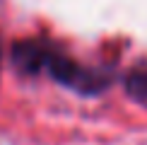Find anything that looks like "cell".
<instances>
[{
	"label": "cell",
	"instance_id": "cell-1",
	"mask_svg": "<svg viewBox=\"0 0 147 145\" xmlns=\"http://www.w3.org/2000/svg\"><path fill=\"white\" fill-rule=\"evenodd\" d=\"M10 60L22 75H48L77 94L94 97L111 85V72L80 65L72 56L48 39H20L10 48Z\"/></svg>",
	"mask_w": 147,
	"mask_h": 145
},
{
	"label": "cell",
	"instance_id": "cell-2",
	"mask_svg": "<svg viewBox=\"0 0 147 145\" xmlns=\"http://www.w3.org/2000/svg\"><path fill=\"white\" fill-rule=\"evenodd\" d=\"M123 87L130 99L147 104V60H138L123 75Z\"/></svg>",
	"mask_w": 147,
	"mask_h": 145
},
{
	"label": "cell",
	"instance_id": "cell-3",
	"mask_svg": "<svg viewBox=\"0 0 147 145\" xmlns=\"http://www.w3.org/2000/svg\"><path fill=\"white\" fill-rule=\"evenodd\" d=\"M0 65H3V41H0Z\"/></svg>",
	"mask_w": 147,
	"mask_h": 145
}]
</instances>
